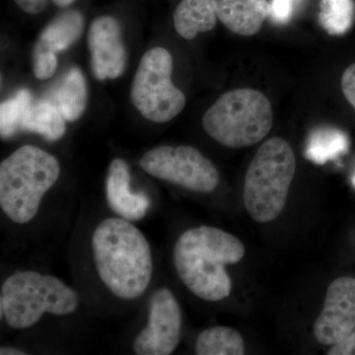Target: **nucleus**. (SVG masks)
I'll use <instances>...</instances> for the list:
<instances>
[{
  "label": "nucleus",
  "instance_id": "obj_16",
  "mask_svg": "<svg viewBox=\"0 0 355 355\" xmlns=\"http://www.w3.org/2000/svg\"><path fill=\"white\" fill-rule=\"evenodd\" d=\"M216 22L214 0H181L175 9V30L186 40L195 39L200 33L211 31Z\"/></svg>",
  "mask_w": 355,
  "mask_h": 355
},
{
  "label": "nucleus",
  "instance_id": "obj_14",
  "mask_svg": "<svg viewBox=\"0 0 355 355\" xmlns=\"http://www.w3.org/2000/svg\"><path fill=\"white\" fill-rule=\"evenodd\" d=\"M217 19L234 34L254 36L272 12L268 0H214Z\"/></svg>",
  "mask_w": 355,
  "mask_h": 355
},
{
  "label": "nucleus",
  "instance_id": "obj_10",
  "mask_svg": "<svg viewBox=\"0 0 355 355\" xmlns=\"http://www.w3.org/2000/svg\"><path fill=\"white\" fill-rule=\"evenodd\" d=\"M355 330V279L338 277L329 286L313 328L322 345H333Z\"/></svg>",
  "mask_w": 355,
  "mask_h": 355
},
{
  "label": "nucleus",
  "instance_id": "obj_24",
  "mask_svg": "<svg viewBox=\"0 0 355 355\" xmlns=\"http://www.w3.org/2000/svg\"><path fill=\"white\" fill-rule=\"evenodd\" d=\"M329 355H355V330L331 345Z\"/></svg>",
  "mask_w": 355,
  "mask_h": 355
},
{
  "label": "nucleus",
  "instance_id": "obj_23",
  "mask_svg": "<svg viewBox=\"0 0 355 355\" xmlns=\"http://www.w3.org/2000/svg\"><path fill=\"white\" fill-rule=\"evenodd\" d=\"M342 90L345 99L355 110V64L349 65L343 72Z\"/></svg>",
  "mask_w": 355,
  "mask_h": 355
},
{
  "label": "nucleus",
  "instance_id": "obj_13",
  "mask_svg": "<svg viewBox=\"0 0 355 355\" xmlns=\"http://www.w3.org/2000/svg\"><path fill=\"white\" fill-rule=\"evenodd\" d=\"M106 198L114 212L121 218L132 222L141 220L146 216L151 203L146 193L132 191L128 163L120 158L114 159L109 166Z\"/></svg>",
  "mask_w": 355,
  "mask_h": 355
},
{
  "label": "nucleus",
  "instance_id": "obj_12",
  "mask_svg": "<svg viewBox=\"0 0 355 355\" xmlns=\"http://www.w3.org/2000/svg\"><path fill=\"white\" fill-rule=\"evenodd\" d=\"M88 46L96 78L102 81L116 79L123 73L128 55L116 18L101 16L93 21L89 29Z\"/></svg>",
  "mask_w": 355,
  "mask_h": 355
},
{
  "label": "nucleus",
  "instance_id": "obj_25",
  "mask_svg": "<svg viewBox=\"0 0 355 355\" xmlns=\"http://www.w3.org/2000/svg\"><path fill=\"white\" fill-rule=\"evenodd\" d=\"M14 2L25 13L36 15L43 12L48 6L49 0H14Z\"/></svg>",
  "mask_w": 355,
  "mask_h": 355
},
{
  "label": "nucleus",
  "instance_id": "obj_17",
  "mask_svg": "<svg viewBox=\"0 0 355 355\" xmlns=\"http://www.w3.org/2000/svg\"><path fill=\"white\" fill-rule=\"evenodd\" d=\"M21 130L38 133L49 141H57L64 137L67 127L57 107L50 100H43L30 105L21 123Z\"/></svg>",
  "mask_w": 355,
  "mask_h": 355
},
{
  "label": "nucleus",
  "instance_id": "obj_1",
  "mask_svg": "<svg viewBox=\"0 0 355 355\" xmlns=\"http://www.w3.org/2000/svg\"><path fill=\"white\" fill-rule=\"evenodd\" d=\"M244 244L234 235L211 226L184 231L173 251L174 266L184 286L205 301L223 300L232 291L226 266L239 263Z\"/></svg>",
  "mask_w": 355,
  "mask_h": 355
},
{
  "label": "nucleus",
  "instance_id": "obj_28",
  "mask_svg": "<svg viewBox=\"0 0 355 355\" xmlns=\"http://www.w3.org/2000/svg\"><path fill=\"white\" fill-rule=\"evenodd\" d=\"M352 182H354V187H355V176L354 177V179H352Z\"/></svg>",
  "mask_w": 355,
  "mask_h": 355
},
{
  "label": "nucleus",
  "instance_id": "obj_4",
  "mask_svg": "<svg viewBox=\"0 0 355 355\" xmlns=\"http://www.w3.org/2000/svg\"><path fill=\"white\" fill-rule=\"evenodd\" d=\"M295 172V154L286 139L272 137L258 149L243 189L245 207L254 221L268 223L280 216Z\"/></svg>",
  "mask_w": 355,
  "mask_h": 355
},
{
  "label": "nucleus",
  "instance_id": "obj_2",
  "mask_svg": "<svg viewBox=\"0 0 355 355\" xmlns=\"http://www.w3.org/2000/svg\"><path fill=\"white\" fill-rule=\"evenodd\" d=\"M92 252L98 275L116 297L135 300L148 288L153 253L132 221L113 217L100 222L92 235Z\"/></svg>",
  "mask_w": 355,
  "mask_h": 355
},
{
  "label": "nucleus",
  "instance_id": "obj_11",
  "mask_svg": "<svg viewBox=\"0 0 355 355\" xmlns=\"http://www.w3.org/2000/svg\"><path fill=\"white\" fill-rule=\"evenodd\" d=\"M84 28L83 14L69 10L51 21L40 35L33 55V69L40 80H46L58 69V53L67 51L80 38Z\"/></svg>",
  "mask_w": 355,
  "mask_h": 355
},
{
  "label": "nucleus",
  "instance_id": "obj_5",
  "mask_svg": "<svg viewBox=\"0 0 355 355\" xmlns=\"http://www.w3.org/2000/svg\"><path fill=\"white\" fill-rule=\"evenodd\" d=\"M78 305L76 292L62 280L33 270L13 273L0 292L1 316L14 330L34 326L46 313L55 316L72 314Z\"/></svg>",
  "mask_w": 355,
  "mask_h": 355
},
{
  "label": "nucleus",
  "instance_id": "obj_19",
  "mask_svg": "<svg viewBox=\"0 0 355 355\" xmlns=\"http://www.w3.org/2000/svg\"><path fill=\"white\" fill-rule=\"evenodd\" d=\"M354 20V0H321L320 22L331 35L345 34Z\"/></svg>",
  "mask_w": 355,
  "mask_h": 355
},
{
  "label": "nucleus",
  "instance_id": "obj_22",
  "mask_svg": "<svg viewBox=\"0 0 355 355\" xmlns=\"http://www.w3.org/2000/svg\"><path fill=\"white\" fill-rule=\"evenodd\" d=\"M297 0H272V12L270 17L279 24H284L291 19L293 7Z\"/></svg>",
  "mask_w": 355,
  "mask_h": 355
},
{
  "label": "nucleus",
  "instance_id": "obj_27",
  "mask_svg": "<svg viewBox=\"0 0 355 355\" xmlns=\"http://www.w3.org/2000/svg\"><path fill=\"white\" fill-rule=\"evenodd\" d=\"M51 1H53L55 6L64 8V7L71 6L76 0H51Z\"/></svg>",
  "mask_w": 355,
  "mask_h": 355
},
{
  "label": "nucleus",
  "instance_id": "obj_6",
  "mask_svg": "<svg viewBox=\"0 0 355 355\" xmlns=\"http://www.w3.org/2000/svg\"><path fill=\"white\" fill-rule=\"evenodd\" d=\"M270 100L261 91H228L202 116V127L211 139L229 148H244L261 141L272 130Z\"/></svg>",
  "mask_w": 355,
  "mask_h": 355
},
{
  "label": "nucleus",
  "instance_id": "obj_21",
  "mask_svg": "<svg viewBox=\"0 0 355 355\" xmlns=\"http://www.w3.org/2000/svg\"><path fill=\"white\" fill-rule=\"evenodd\" d=\"M349 146L347 135L338 130H319L311 139L307 156L316 163H324L328 159L345 153Z\"/></svg>",
  "mask_w": 355,
  "mask_h": 355
},
{
  "label": "nucleus",
  "instance_id": "obj_9",
  "mask_svg": "<svg viewBox=\"0 0 355 355\" xmlns=\"http://www.w3.org/2000/svg\"><path fill=\"white\" fill-rule=\"evenodd\" d=\"M182 311L170 289L159 288L149 302L148 322L133 342L139 355L172 354L181 340Z\"/></svg>",
  "mask_w": 355,
  "mask_h": 355
},
{
  "label": "nucleus",
  "instance_id": "obj_20",
  "mask_svg": "<svg viewBox=\"0 0 355 355\" xmlns=\"http://www.w3.org/2000/svg\"><path fill=\"white\" fill-rule=\"evenodd\" d=\"M31 94L26 89L18 91L0 106V133L2 139H8L21 130V123L31 103Z\"/></svg>",
  "mask_w": 355,
  "mask_h": 355
},
{
  "label": "nucleus",
  "instance_id": "obj_7",
  "mask_svg": "<svg viewBox=\"0 0 355 355\" xmlns=\"http://www.w3.org/2000/svg\"><path fill=\"white\" fill-rule=\"evenodd\" d=\"M173 58L164 48L147 51L130 90L133 106L154 123H167L186 106V96L172 83Z\"/></svg>",
  "mask_w": 355,
  "mask_h": 355
},
{
  "label": "nucleus",
  "instance_id": "obj_15",
  "mask_svg": "<svg viewBox=\"0 0 355 355\" xmlns=\"http://www.w3.org/2000/svg\"><path fill=\"white\" fill-rule=\"evenodd\" d=\"M50 101L65 121H74L83 116L87 107L88 89L80 69L73 67L64 74L62 81L51 91Z\"/></svg>",
  "mask_w": 355,
  "mask_h": 355
},
{
  "label": "nucleus",
  "instance_id": "obj_8",
  "mask_svg": "<svg viewBox=\"0 0 355 355\" xmlns=\"http://www.w3.org/2000/svg\"><path fill=\"white\" fill-rule=\"evenodd\" d=\"M139 165L154 178L196 193H211L218 187V170L193 146L155 147L140 158Z\"/></svg>",
  "mask_w": 355,
  "mask_h": 355
},
{
  "label": "nucleus",
  "instance_id": "obj_18",
  "mask_svg": "<svg viewBox=\"0 0 355 355\" xmlns=\"http://www.w3.org/2000/svg\"><path fill=\"white\" fill-rule=\"evenodd\" d=\"M195 350L198 355H243L245 343L239 331L229 327L217 326L200 334Z\"/></svg>",
  "mask_w": 355,
  "mask_h": 355
},
{
  "label": "nucleus",
  "instance_id": "obj_3",
  "mask_svg": "<svg viewBox=\"0 0 355 355\" xmlns=\"http://www.w3.org/2000/svg\"><path fill=\"white\" fill-rule=\"evenodd\" d=\"M60 175V165L55 156L39 147H20L0 164L2 211L15 223L31 221Z\"/></svg>",
  "mask_w": 355,
  "mask_h": 355
},
{
  "label": "nucleus",
  "instance_id": "obj_26",
  "mask_svg": "<svg viewBox=\"0 0 355 355\" xmlns=\"http://www.w3.org/2000/svg\"><path fill=\"white\" fill-rule=\"evenodd\" d=\"M0 354L1 355H25L27 352H23L19 349L11 347H1L0 349Z\"/></svg>",
  "mask_w": 355,
  "mask_h": 355
}]
</instances>
